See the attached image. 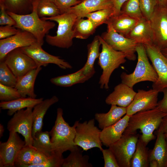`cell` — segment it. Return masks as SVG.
<instances>
[{
  "mask_svg": "<svg viewBox=\"0 0 167 167\" xmlns=\"http://www.w3.org/2000/svg\"><path fill=\"white\" fill-rule=\"evenodd\" d=\"M167 113L161 111L157 106L154 109L138 112L130 117L127 126L123 134H129L140 130L143 141L147 145L154 139V131L159 127Z\"/></svg>",
  "mask_w": 167,
  "mask_h": 167,
  "instance_id": "1",
  "label": "cell"
},
{
  "mask_svg": "<svg viewBox=\"0 0 167 167\" xmlns=\"http://www.w3.org/2000/svg\"><path fill=\"white\" fill-rule=\"evenodd\" d=\"M40 0H33L32 12L28 14L19 15L7 12L15 20L16 28L24 30L32 34L37 42L43 45L44 38L49 31L55 26L53 21L42 19L37 13V7Z\"/></svg>",
  "mask_w": 167,
  "mask_h": 167,
  "instance_id": "2",
  "label": "cell"
},
{
  "mask_svg": "<svg viewBox=\"0 0 167 167\" xmlns=\"http://www.w3.org/2000/svg\"><path fill=\"white\" fill-rule=\"evenodd\" d=\"M63 115L62 109L58 108L54 125L49 132L52 152L61 154L67 151L71 152L78 147L74 142L77 121L70 126Z\"/></svg>",
  "mask_w": 167,
  "mask_h": 167,
  "instance_id": "3",
  "label": "cell"
},
{
  "mask_svg": "<svg viewBox=\"0 0 167 167\" xmlns=\"http://www.w3.org/2000/svg\"><path fill=\"white\" fill-rule=\"evenodd\" d=\"M41 19L54 21L58 24L56 35L52 36L47 34L45 36L46 41L48 44L63 49H68L72 46L74 38L73 28L78 19L76 15L72 13L66 12Z\"/></svg>",
  "mask_w": 167,
  "mask_h": 167,
  "instance_id": "4",
  "label": "cell"
},
{
  "mask_svg": "<svg viewBox=\"0 0 167 167\" xmlns=\"http://www.w3.org/2000/svg\"><path fill=\"white\" fill-rule=\"evenodd\" d=\"M136 51L138 61L134 71L130 74L123 72L120 75L122 83L132 88L135 84L141 82L149 81L155 83L158 77L154 67L149 61L144 45L138 44Z\"/></svg>",
  "mask_w": 167,
  "mask_h": 167,
  "instance_id": "5",
  "label": "cell"
},
{
  "mask_svg": "<svg viewBox=\"0 0 167 167\" xmlns=\"http://www.w3.org/2000/svg\"><path fill=\"white\" fill-rule=\"evenodd\" d=\"M99 38L102 49L98 58V63L102 70L99 84L100 88L108 89L110 77L113 72L126 62L123 53L113 49L101 37Z\"/></svg>",
  "mask_w": 167,
  "mask_h": 167,
  "instance_id": "6",
  "label": "cell"
},
{
  "mask_svg": "<svg viewBox=\"0 0 167 167\" xmlns=\"http://www.w3.org/2000/svg\"><path fill=\"white\" fill-rule=\"evenodd\" d=\"M101 131L95 126L94 118L83 123L77 121L74 139L75 144L84 151L96 147L101 151L103 148L100 136Z\"/></svg>",
  "mask_w": 167,
  "mask_h": 167,
  "instance_id": "7",
  "label": "cell"
},
{
  "mask_svg": "<svg viewBox=\"0 0 167 167\" xmlns=\"http://www.w3.org/2000/svg\"><path fill=\"white\" fill-rule=\"evenodd\" d=\"M139 136L137 132L123 134L118 140L109 147L114 154L119 167H131V160Z\"/></svg>",
  "mask_w": 167,
  "mask_h": 167,
  "instance_id": "8",
  "label": "cell"
},
{
  "mask_svg": "<svg viewBox=\"0 0 167 167\" xmlns=\"http://www.w3.org/2000/svg\"><path fill=\"white\" fill-rule=\"evenodd\" d=\"M32 107H28L15 113L8 121L7 129L9 132H17L24 137L25 146H32L33 117Z\"/></svg>",
  "mask_w": 167,
  "mask_h": 167,
  "instance_id": "9",
  "label": "cell"
},
{
  "mask_svg": "<svg viewBox=\"0 0 167 167\" xmlns=\"http://www.w3.org/2000/svg\"><path fill=\"white\" fill-rule=\"evenodd\" d=\"M106 24L107 31L103 33L101 37L113 49L124 53L126 58L131 61H135L136 58L135 53L138 44L133 40L117 32L109 20Z\"/></svg>",
  "mask_w": 167,
  "mask_h": 167,
  "instance_id": "10",
  "label": "cell"
},
{
  "mask_svg": "<svg viewBox=\"0 0 167 167\" xmlns=\"http://www.w3.org/2000/svg\"><path fill=\"white\" fill-rule=\"evenodd\" d=\"M149 58L158 75L157 80L153 83L152 88L159 92L167 88V57L153 44L144 45Z\"/></svg>",
  "mask_w": 167,
  "mask_h": 167,
  "instance_id": "11",
  "label": "cell"
},
{
  "mask_svg": "<svg viewBox=\"0 0 167 167\" xmlns=\"http://www.w3.org/2000/svg\"><path fill=\"white\" fill-rule=\"evenodd\" d=\"M153 43L161 50L167 47V6L157 5L150 19Z\"/></svg>",
  "mask_w": 167,
  "mask_h": 167,
  "instance_id": "12",
  "label": "cell"
},
{
  "mask_svg": "<svg viewBox=\"0 0 167 167\" xmlns=\"http://www.w3.org/2000/svg\"><path fill=\"white\" fill-rule=\"evenodd\" d=\"M3 61L17 78L38 67L34 61L21 48L10 52Z\"/></svg>",
  "mask_w": 167,
  "mask_h": 167,
  "instance_id": "13",
  "label": "cell"
},
{
  "mask_svg": "<svg viewBox=\"0 0 167 167\" xmlns=\"http://www.w3.org/2000/svg\"><path fill=\"white\" fill-rule=\"evenodd\" d=\"M37 42L28 46L21 48L22 50L30 57L38 67L54 64L63 69H71L72 66L60 57L51 55L44 50Z\"/></svg>",
  "mask_w": 167,
  "mask_h": 167,
  "instance_id": "14",
  "label": "cell"
},
{
  "mask_svg": "<svg viewBox=\"0 0 167 167\" xmlns=\"http://www.w3.org/2000/svg\"><path fill=\"white\" fill-rule=\"evenodd\" d=\"M25 144L17 133L9 132L7 140L0 142V167H14L16 157Z\"/></svg>",
  "mask_w": 167,
  "mask_h": 167,
  "instance_id": "15",
  "label": "cell"
},
{
  "mask_svg": "<svg viewBox=\"0 0 167 167\" xmlns=\"http://www.w3.org/2000/svg\"><path fill=\"white\" fill-rule=\"evenodd\" d=\"M159 92L153 88L148 90H138L133 100L126 107V114L131 116L139 112L154 109L157 105Z\"/></svg>",
  "mask_w": 167,
  "mask_h": 167,
  "instance_id": "16",
  "label": "cell"
},
{
  "mask_svg": "<svg viewBox=\"0 0 167 167\" xmlns=\"http://www.w3.org/2000/svg\"><path fill=\"white\" fill-rule=\"evenodd\" d=\"M37 42L31 33L19 29L16 34L0 40V61L4 60L6 55L15 49L30 46Z\"/></svg>",
  "mask_w": 167,
  "mask_h": 167,
  "instance_id": "17",
  "label": "cell"
},
{
  "mask_svg": "<svg viewBox=\"0 0 167 167\" xmlns=\"http://www.w3.org/2000/svg\"><path fill=\"white\" fill-rule=\"evenodd\" d=\"M125 37L137 44L144 45L154 44L153 33L150 20L143 17Z\"/></svg>",
  "mask_w": 167,
  "mask_h": 167,
  "instance_id": "18",
  "label": "cell"
},
{
  "mask_svg": "<svg viewBox=\"0 0 167 167\" xmlns=\"http://www.w3.org/2000/svg\"><path fill=\"white\" fill-rule=\"evenodd\" d=\"M136 93L133 88L121 83L115 87L113 92L106 98L105 102L109 105L127 107L131 103Z\"/></svg>",
  "mask_w": 167,
  "mask_h": 167,
  "instance_id": "19",
  "label": "cell"
},
{
  "mask_svg": "<svg viewBox=\"0 0 167 167\" xmlns=\"http://www.w3.org/2000/svg\"><path fill=\"white\" fill-rule=\"evenodd\" d=\"M130 117L126 114L115 123L101 131L100 136L103 145L109 147L121 138L127 126Z\"/></svg>",
  "mask_w": 167,
  "mask_h": 167,
  "instance_id": "20",
  "label": "cell"
},
{
  "mask_svg": "<svg viewBox=\"0 0 167 167\" xmlns=\"http://www.w3.org/2000/svg\"><path fill=\"white\" fill-rule=\"evenodd\" d=\"M108 8L113 9L111 0H83L70 8L66 12L73 13L79 19L84 18V16L89 13Z\"/></svg>",
  "mask_w": 167,
  "mask_h": 167,
  "instance_id": "21",
  "label": "cell"
},
{
  "mask_svg": "<svg viewBox=\"0 0 167 167\" xmlns=\"http://www.w3.org/2000/svg\"><path fill=\"white\" fill-rule=\"evenodd\" d=\"M42 69L41 67H38L33 69L17 78L15 88L17 89L21 97L35 98L36 95L34 92V86L36 77Z\"/></svg>",
  "mask_w": 167,
  "mask_h": 167,
  "instance_id": "22",
  "label": "cell"
},
{
  "mask_svg": "<svg viewBox=\"0 0 167 167\" xmlns=\"http://www.w3.org/2000/svg\"><path fill=\"white\" fill-rule=\"evenodd\" d=\"M58 101V98L56 96H54L50 98L43 100L33 107L32 111L33 122L32 134L33 138L37 132L41 131L43 118L47 110L52 105L57 102Z\"/></svg>",
  "mask_w": 167,
  "mask_h": 167,
  "instance_id": "23",
  "label": "cell"
},
{
  "mask_svg": "<svg viewBox=\"0 0 167 167\" xmlns=\"http://www.w3.org/2000/svg\"><path fill=\"white\" fill-rule=\"evenodd\" d=\"M157 138L153 149L149 152V161L155 160L159 167H167V142L164 133L156 131Z\"/></svg>",
  "mask_w": 167,
  "mask_h": 167,
  "instance_id": "24",
  "label": "cell"
},
{
  "mask_svg": "<svg viewBox=\"0 0 167 167\" xmlns=\"http://www.w3.org/2000/svg\"><path fill=\"white\" fill-rule=\"evenodd\" d=\"M126 113V107L111 105L108 112L95 113V119L98 123L99 127L102 130L116 123Z\"/></svg>",
  "mask_w": 167,
  "mask_h": 167,
  "instance_id": "25",
  "label": "cell"
},
{
  "mask_svg": "<svg viewBox=\"0 0 167 167\" xmlns=\"http://www.w3.org/2000/svg\"><path fill=\"white\" fill-rule=\"evenodd\" d=\"M93 76L85 74L82 67L74 73L52 78L50 82L53 84L62 87H69L75 84L83 83Z\"/></svg>",
  "mask_w": 167,
  "mask_h": 167,
  "instance_id": "26",
  "label": "cell"
},
{
  "mask_svg": "<svg viewBox=\"0 0 167 167\" xmlns=\"http://www.w3.org/2000/svg\"><path fill=\"white\" fill-rule=\"evenodd\" d=\"M43 100V98H34L20 97L8 101H1L0 107L3 109H7V114L12 116L19 110L28 107L33 108Z\"/></svg>",
  "mask_w": 167,
  "mask_h": 167,
  "instance_id": "27",
  "label": "cell"
},
{
  "mask_svg": "<svg viewBox=\"0 0 167 167\" xmlns=\"http://www.w3.org/2000/svg\"><path fill=\"white\" fill-rule=\"evenodd\" d=\"M138 20L127 15L120 14L110 18V22L113 29L118 33L125 36L132 29Z\"/></svg>",
  "mask_w": 167,
  "mask_h": 167,
  "instance_id": "28",
  "label": "cell"
},
{
  "mask_svg": "<svg viewBox=\"0 0 167 167\" xmlns=\"http://www.w3.org/2000/svg\"><path fill=\"white\" fill-rule=\"evenodd\" d=\"M101 45L99 35L96 36L92 41L87 45V60L83 67L85 74L93 76L95 74L96 71L94 68V64L96 60L99 57Z\"/></svg>",
  "mask_w": 167,
  "mask_h": 167,
  "instance_id": "29",
  "label": "cell"
},
{
  "mask_svg": "<svg viewBox=\"0 0 167 167\" xmlns=\"http://www.w3.org/2000/svg\"><path fill=\"white\" fill-rule=\"evenodd\" d=\"M33 0H0L6 11L19 15L31 13Z\"/></svg>",
  "mask_w": 167,
  "mask_h": 167,
  "instance_id": "30",
  "label": "cell"
},
{
  "mask_svg": "<svg viewBox=\"0 0 167 167\" xmlns=\"http://www.w3.org/2000/svg\"><path fill=\"white\" fill-rule=\"evenodd\" d=\"M146 146L140 135L135 150L131 160V167H149V151Z\"/></svg>",
  "mask_w": 167,
  "mask_h": 167,
  "instance_id": "31",
  "label": "cell"
},
{
  "mask_svg": "<svg viewBox=\"0 0 167 167\" xmlns=\"http://www.w3.org/2000/svg\"><path fill=\"white\" fill-rule=\"evenodd\" d=\"M71 152L70 154L64 158L62 167H92V165L89 162L88 156L83 155L79 147Z\"/></svg>",
  "mask_w": 167,
  "mask_h": 167,
  "instance_id": "32",
  "label": "cell"
},
{
  "mask_svg": "<svg viewBox=\"0 0 167 167\" xmlns=\"http://www.w3.org/2000/svg\"><path fill=\"white\" fill-rule=\"evenodd\" d=\"M50 137L49 132H38L33 138L32 146L37 151L49 157L53 153Z\"/></svg>",
  "mask_w": 167,
  "mask_h": 167,
  "instance_id": "33",
  "label": "cell"
},
{
  "mask_svg": "<svg viewBox=\"0 0 167 167\" xmlns=\"http://www.w3.org/2000/svg\"><path fill=\"white\" fill-rule=\"evenodd\" d=\"M96 28L88 19H78L73 28L74 37L81 39L88 38L93 34Z\"/></svg>",
  "mask_w": 167,
  "mask_h": 167,
  "instance_id": "34",
  "label": "cell"
},
{
  "mask_svg": "<svg viewBox=\"0 0 167 167\" xmlns=\"http://www.w3.org/2000/svg\"><path fill=\"white\" fill-rule=\"evenodd\" d=\"M113 15V8L101 9L85 15L84 18L89 19L96 28L100 25L106 24Z\"/></svg>",
  "mask_w": 167,
  "mask_h": 167,
  "instance_id": "35",
  "label": "cell"
},
{
  "mask_svg": "<svg viewBox=\"0 0 167 167\" xmlns=\"http://www.w3.org/2000/svg\"><path fill=\"white\" fill-rule=\"evenodd\" d=\"M36 151L32 146H24L16 157L14 167H26L31 165Z\"/></svg>",
  "mask_w": 167,
  "mask_h": 167,
  "instance_id": "36",
  "label": "cell"
},
{
  "mask_svg": "<svg viewBox=\"0 0 167 167\" xmlns=\"http://www.w3.org/2000/svg\"><path fill=\"white\" fill-rule=\"evenodd\" d=\"M37 12L41 18L54 16L61 14L58 8L51 0H40Z\"/></svg>",
  "mask_w": 167,
  "mask_h": 167,
  "instance_id": "37",
  "label": "cell"
},
{
  "mask_svg": "<svg viewBox=\"0 0 167 167\" xmlns=\"http://www.w3.org/2000/svg\"><path fill=\"white\" fill-rule=\"evenodd\" d=\"M120 14L127 15L138 20L140 19L143 16L139 0H127L122 5Z\"/></svg>",
  "mask_w": 167,
  "mask_h": 167,
  "instance_id": "38",
  "label": "cell"
},
{
  "mask_svg": "<svg viewBox=\"0 0 167 167\" xmlns=\"http://www.w3.org/2000/svg\"><path fill=\"white\" fill-rule=\"evenodd\" d=\"M17 81V78L4 61H0V84L15 88Z\"/></svg>",
  "mask_w": 167,
  "mask_h": 167,
  "instance_id": "39",
  "label": "cell"
},
{
  "mask_svg": "<svg viewBox=\"0 0 167 167\" xmlns=\"http://www.w3.org/2000/svg\"><path fill=\"white\" fill-rule=\"evenodd\" d=\"M20 97L21 95L15 88L0 84V100L1 101H10Z\"/></svg>",
  "mask_w": 167,
  "mask_h": 167,
  "instance_id": "40",
  "label": "cell"
},
{
  "mask_svg": "<svg viewBox=\"0 0 167 167\" xmlns=\"http://www.w3.org/2000/svg\"><path fill=\"white\" fill-rule=\"evenodd\" d=\"M139 2L143 17L150 20L158 5L156 0H139Z\"/></svg>",
  "mask_w": 167,
  "mask_h": 167,
  "instance_id": "41",
  "label": "cell"
},
{
  "mask_svg": "<svg viewBox=\"0 0 167 167\" xmlns=\"http://www.w3.org/2000/svg\"><path fill=\"white\" fill-rule=\"evenodd\" d=\"M62 154L53 152L45 162L35 167H61L64 159Z\"/></svg>",
  "mask_w": 167,
  "mask_h": 167,
  "instance_id": "42",
  "label": "cell"
},
{
  "mask_svg": "<svg viewBox=\"0 0 167 167\" xmlns=\"http://www.w3.org/2000/svg\"><path fill=\"white\" fill-rule=\"evenodd\" d=\"M102 152L104 161V167H119L116 157L111 150L103 149Z\"/></svg>",
  "mask_w": 167,
  "mask_h": 167,
  "instance_id": "43",
  "label": "cell"
},
{
  "mask_svg": "<svg viewBox=\"0 0 167 167\" xmlns=\"http://www.w3.org/2000/svg\"><path fill=\"white\" fill-rule=\"evenodd\" d=\"M59 9L61 14L66 12L71 7L79 4L82 1L78 0H51Z\"/></svg>",
  "mask_w": 167,
  "mask_h": 167,
  "instance_id": "44",
  "label": "cell"
},
{
  "mask_svg": "<svg viewBox=\"0 0 167 167\" xmlns=\"http://www.w3.org/2000/svg\"><path fill=\"white\" fill-rule=\"evenodd\" d=\"M0 25L1 26L9 25L15 26L16 23L15 20L8 14L3 4L0 2Z\"/></svg>",
  "mask_w": 167,
  "mask_h": 167,
  "instance_id": "45",
  "label": "cell"
},
{
  "mask_svg": "<svg viewBox=\"0 0 167 167\" xmlns=\"http://www.w3.org/2000/svg\"><path fill=\"white\" fill-rule=\"evenodd\" d=\"M19 29L14 26L6 25L0 27V39H3L13 36L17 33Z\"/></svg>",
  "mask_w": 167,
  "mask_h": 167,
  "instance_id": "46",
  "label": "cell"
},
{
  "mask_svg": "<svg viewBox=\"0 0 167 167\" xmlns=\"http://www.w3.org/2000/svg\"><path fill=\"white\" fill-rule=\"evenodd\" d=\"M49 157L36 150L31 164L26 167H35L36 165L42 164L47 160Z\"/></svg>",
  "mask_w": 167,
  "mask_h": 167,
  "instance_id": "47",
  "label": "cell"
},
{
  "mask_svg": "<svg viewBox=\"0 0 167 167\" xmlns=\"http://www.w3.org/2000/svg\"><path fill=\"white\" fill-rule=\"evenodd\" d=\"M164 96L161 101L158 102L157 107L161 111L167 113V88L164 89L162 92Z\"/></svg>",
  "mask_w": 167,
  "mask_h": 167,
  "instance_id": "48",
  "label": "cell"
},
{
  "mask_svg": "<svg viewBox=\"0 0 167 167\" xmlns=\"http://www.w3.org/2000/svg\"><path fill=\"white\" fill-rule=\"evenodd\" d=\"M113 5V15L116 16L119 15L121 7L127 0H111Z\"/></svg>",
  "mask_w": 167,
  "mask_h": 167,
  "instance_id": "49",
  "label": "cell"
},
{
  "mask_svg": "<svg viewBox=\"0 0 167 167\" xmlns=\"http://www.w3.org/2000/svg\"><path fill=\"white\" fill-rule=\"evenodd\" d=\"M167 130V114L163 118L162 121L157 131L164 133Z\"/></svg>",
  "mask_w": 167,
  "mask_h": 167,
  "instance_id": "50",
  "label": "cell"
},
{
  "mask_svg": "<svg viewBox=\"0 0 167 167\" xmlns=\"http://www.w3.org/2000/svg\"><path fill=\"white\" fill-rule=\"evenodd\" d=\"M149 166L150 167H159L157 161L155 160L149 161Z\"/></svg>",
  "mask_w": 167,
  "mask_h": 167,
  "instance_id": "51",
  "label": "cell"
},
{
  "mask_svg": "<svg viewBox=\"0 0 167 167\" xmlns=\"http://www.w3.org/2000/svg\"><path fill=\"white\" fill-rule=\"evenodd\" d=\"M158 5L160 6H167V0H156Z\"/></svg>",
  "mask_w": 167,
  "mask_h": 167,
  "instance_id": "52",
  "label": "cell"
},
{
  "mask_svg": "<svg viewBox=\"0 0 167 167\" xmlns=\"http://www.w3.org/2000/svg\"><path fill=\"white\" fill-rule=\"evenodd\" d=\"M4 131V129L3 126L1 124H0V137H2L3 135V133Z\"/></svg>",
  "mask_w": 167,
  "mask_h": 167,
  "instance_id": "53",
  "label": "cell"
},
{
  "mask_svg": "<svg viewBox=\"0 0 167 167\" xmlns=\"http://www.w3.org/2000/svg\"><path fill=\"white\" fill-rule=\"evenodd\" d=\"M162 53L165 56L167 57V47L161 50Z\"/></svg>",
  "mask_w": 167,
  "mask_h": 167,
  "instance_id": "54",
  "label": "cell"
},
{
  "mask_svg": "<svg viewBox=\"0 0 167 167\" xmlns=\"http://www.w3.org/2000/svg\"><path fill=\"white\" fill-rule=\"evenodd\" d=\"M164 133L166 140L167 142V130L165 131Z\"/></svg>",
  "mask_w": 167,
  "mask_h": 167,
  "instance_id": "55",
  "label": "cell"
},
{
  "mask_svg": "<svg viewBox=\"0 0 167 167\" xmlns=\"http://www.w3.org/2000/svg\"><path fill=\"white\" fill-rule=\"evenodd\" d=\"M78 0L80 1H82L83 0Z\"/></svg>",
  "mask_w": 167,
  "mask_h": 167,
  "instance_id": "56",
  "label": "cell"
}]
</instances>
